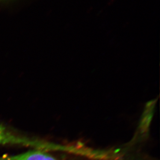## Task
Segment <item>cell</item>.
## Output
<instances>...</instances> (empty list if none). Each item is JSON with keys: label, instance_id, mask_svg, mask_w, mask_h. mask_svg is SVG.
I'll return each mask as SVG.
<instances>
[{"label": "cell", "instance_id": "1", "mask_svg": "<svg viewBox=\"0 0 160 160\" xmlns=\"http://www.w3.org/2000/svg\"><path fill=\"white\" fill-rule=\"evenodd\" d=\"M0 160H56L53 157L42 150L29 151L16 156L0 157Z\"/></svg>", "mask_w": 160, "mask_h": 160}]
</instances>
